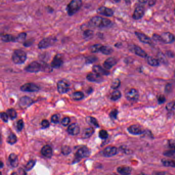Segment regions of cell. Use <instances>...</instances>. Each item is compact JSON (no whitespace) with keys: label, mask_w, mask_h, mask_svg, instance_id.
<instances>
[{"label":"cell","mask_w":175,"mask_h":175,"mask_svg":"<svg viewBox=\"0 0 175 175\" xmlns=\"http://www.w3.org/2000/svg\"><path fill=\"white\" fill-rule=\"evenodd\" d=\"M117 63V61L116 59L114 58L110 57L106 59L103 65H104L105 68L109 69L116 65Z\"/></svg>","instance_id":"obj_21"},{"label":"cell","mask_w":175,"mask_h":175,"mask_svg":"<svg viewBox=\"0 0 175 175\" xmlns=\"http://www.w3.org/2000/svg\"><path fill=\"white\" fill-rule=\"evenodd\" d=\"M33 103V100L28 97H23L20 99L19 105L22 109L28 107Z\"/></svg>","instance_id":"obj_11"},{"label":"cell","mask_w":175,"mask_h":175,"mask_svg":"<svg viewBox=\"0 0 175 175\" xmlns=\"http://www.w3.org/2000/svg\"><path fill=\"white\" fill-rule=\"evenodd\" d=\"M20 89L23 91L34 93L39 91V87L33 83H28L23 85L20 87Z\"/></svg>","instance_id":"obj_7"},{"label":"cell","mask_w":175,"mask_h":175,"mask_svg":"<svg viewBox=\"0 0 175 175\" xmlns=\"http://www.w3.org/2000/svg\"><path fill=\"white\" fill-rule=\"evenodd\" d=\"M173 108L174 109H175V103H174L173 105Z\"/></svg>","instance_id":"obj_59"},{"label":"cell","mask_w":175,"mask_h":175,"mask_svg":"<svg viewBox=\"0 0 175 175\" xmlns=\"http://www.w3.org/2000/svg\"><path fill=\"white\" fill-rule=\"evenodd\" d=\"M102 46V45L99 44H94L91 46L90 48V50L92 53H97L98 52H100L101 48Z\"/></svg>","instance_id":"obj_36"},{"label":"cell","mask_w":175,"mask_h":175,"mask_svg":"<svg viewBox=\"0 0 175 175\" xmlns=\"http://www.w3.org/2000/svg\"><path fill=\"white\" fill-rule=\"evenodd\" d=\"M160 36L161 38V42L165 44L172 43L175 41V36L169 32H163Z\"/></svg>","instance_id":"obj_9"},{"label":"cell","mask_w":175,"mask_h":175,"mask_svg":"<svg viewBox=\"0 0 175 175\" xmlns=\"http://www.w3.org/2000/svg\"><path fill=\"white\" fill-rule=\"evenodd\" d=\"M163 154L167 157L175 158V149H169L164 152Z\"/></svg>","instance_id":"obj_39"},{"label":"cell","mask_w":175,"mask_h":175,"mask_svg":"<svg viewBox=\"0 0 175 175\" xmlns=\"http://www.w3.org/2000/svg\"><path fill=\"white\" fill-rule=\"evenodd\" d=\"M148 0H138V1L141 4H145L146 3L148 2Z\"/></svg>","instance_id":"obj_55"},{"label":"cell","mask_w":175,"mask_h":175,"mask_svg":"<svg viewBox=\"0 0 175 175\" xmlns=\"http://www.w3.org/2000/svg\"><path fill=\"white\" fill-rule=\"evenodd\" d=\"M114 1L116 2H119L120 1V0H114Z\"/></svg>","instance_id":"obj_60"},{"label":"cell","mask_w":175,"mask_h":175,"mask_svg":"<svg viewBox=\"0 0 175 175\" xmlns=\"http://www.w3.org/2000/svg\"><path fill=\"white\" fill-rule=\"evenodd\" d=\"M42 155L48 158H50L53 156V149L50 146L46 145L42 148L41 151Z\"/></svg>","instance_id":"obj_20"},{"label":"cell","mask_w":175,"mask_h":175,"mask_svg":"<svg viewBox=\"0 0 175 175\" xmlns=\"http://www.w3.org/2000/svg\"><path fill=\"white\" fill-rule=\"evenodd\" d=\"M61 152L64 155H68L71 153V148L68 146H63L61 148Z\"/></svg>","instance_id":"obj_42"},{"label":"cell","mask_w":175,"mask_h":175,"mask_svg":"<svg viewBox=\"0 0 175 175\" xmlns=\"http://www.w3.org/2000/svg\"><path fill=\"white\" fill-rule=\"evenodd\" d=\"M166 99L163 95H159L158 97V102L159 104H161L165 102Z\"/></svg>","instance_id":"obj_47"},{"label":"cell","mask_w":175,"mask_h":175,"mask_svg":"<svg viewBox=\"0 0 175 175\" xmlns=\"http://www.w3.org/2000/svg\"><path fill=\"white\" fill-rule=\"evenodd\" d=\"M86 121L89 125H92L94 127H95L97 128L99 127V125L98 123L97 122L96 118L92 117H87L86 118Z\"/></svg>","instance_id":"obj_27"},{"label":"cell","mask_w":175,"mask_h":175,"mask_svg":"<svg viewBox=\"0 0 175 175\" xmlns=\"http://www.w3.org/2000/svg\"><path fill=\"white\" fill-rule=\"evenodd\" d=\"M25 69L29 73H37L42 70V64L37 61H34L28 65Z\"/></svg>","instance_id":"obj_5"},{"label":"cell","mask_w":175,"mask_h":175,"mask_svg":"<svg viewBox=\"0 0 175 175\" xmlns=\"http://www.w3.org/2000/svg\"><path fill=\"white\" fill-rule=\"evenodd\" d=\"M57 39L56 37L53 36L45 37L43 40H42L38 44V48L39 49H45L47 48L53 46Z\"/></svg>","instance_id":"obj_4"},{"label":"cell","mask_w":175,"mask_h":175,"mask_svg":"<svg viewBox=\"0 0 175 175\" xmlns=\"http://www.w3.org/2000/svg\"><path fill=\"white\" fill-rule=\"evenodd\" d=\"M7 114L11 119H14L17 116V113L14 109H9L7 110Z\"/></svg>","instance_id":"obj_38"},{"label":"cell","mask_w":175,"mask_h":175,"mask_svg":"<svg viewBox=\"0 0 175 175\" xmlns=\"http://www.w3.org/2000/svg\"><path fill=\"white\" fill-rule=\"evenodd\" d=\"M41 125L42 128H46L49 126V123L47 120H42L41 122Z\"/></svg>","instance_id":"obj_50"},{"label":"cell","mask_w":175,"mask_h":175,"mask_svg":"<svg viewBox=\"0 0 175 175\" xmlns=\"http://www.w3.org/2000/svg\"><path fill=\"white\" fill-rule=\"evenodd\" d=\"M9 161L10 162V165L13 167L18 166L19 164V160L18 156L15 153H11L9 157Z\"/></svg>","instance_id":"obj_25"},{"label":"cell","mask_w":175,"mask_h":175,"mask_svg":"<svg viewBox=\"0 0 175 175\" xmlns=\"http://www.w3.org/2000/svg\"><path fill=\"white\" fill-rule=\"evenodd\" d=\"M91 152L86 146H83L77 151L76 153V159L80 160L83 158L88 157L90 155Z\"/></svg>","instance_id":"obj_8"},{"label":"cell","mask_w":175,"mask_h":175,"mask_svg":"<svg viewBox=\"0 0 175 175\" xmlns=\"http://www.w3.org/2000/svg\"><path fill=\"white\" fill-rule=\"evenodd\" d=\"M26 59V53L21 49L15 50L12 55V60L16 64H22L25 62Z\"/></svg>","instance_id":"obj_3"},{"label":"cell","mask_w":175,"mask_h":175,"mask_svg":"<svg viewBox=\"0 0 175 175\" xmlns=\"http://www.w3.org/2000/svg\"><path fill=\"white\" fill-rule=\"evenodd\" d=\"M111 21L106 18H102L99 16L94 17L91 19L89 23L91 27L104 28L110 25Z\"/></svg>","instance_id":"obj_1"},{"label":"cell","mask_w":175,"mask_h":175,"mask_svg":"<svg viewBox=\"0 0 175 175\" xmlns=\"http://www.w3.org/2000/svg\"><path fill=\"white\" fill-rule=\"evenodd\" d=\"M99 136L101 139H105L106 138H108V133L105 130H101L99 133Z\"/></svg>","instance_id":"obj_44"},{"label":"cell","mask_w":175,"mask_h":175,"mask_svg":"<svg viewBox=\"0 0 175 175\" xmlns=\"http://www.w3.org/2000/svg\"><path fill=\"white\" fill-rule=\"evenodd\" d=\"M118 114V111L117 109H114L112 110L111 112H110L109 116H110V118L114 119H117V116Z\"/></svg>","instance_id":"obj_46"},{"label":"cell","mask_w":175,"mask_h":175,"mask_svg":"<svg viewBox=\"0 0 175 175\" xmlns=\"http://www.w3.org/2000/svg\"><path fill=\"white\" fill-rule=\"evenodd\" d=\"M34 43L33 40H28L26 41H25L23 43V45L25 47H29L30 46L32 45V44Z\"/></svg>","instance_id":"obj_52"},{"label":"cell","mask_w":175,"mask_h":175,"mask_svg":"<svg viewBox=\"0 0 175 175\" xmlns=\"http://www.w3.org/2000/svg\"><path fill=\"white\" fill-rule=\"evenodd\" d=\"M70 121H71V120L69 118L65 117V118H63V120L62 121V124L64 126H67V125L69 124Z\"/></svg>","instance_id":"obj_51"},{"label":"cell","mask_w":175,"mask_h":175,"mask_svg":"<svg viewBox=\"0 0 175 175\" xmlns=\"http://www.w3.org/2000/svg\"><path fill=\"white\" fill-rule=\"evenodd\" d=\"M144 8L141 5L138 6L135 9L133 18L135 20H139L143 17L144 14Z\"/></svg>","instance_id":"obj_13"},{"label":"cell","mask_w":175,"mask_h":175,"mask_svg":"<svg viewBox=\"0 0 175 175\" xmlns=\"http://www.w3.org/2000/svg\"><path fill=\"white\" fill-rule=\"evenodd\" d=\"M153 40L156 41L161 42V38L160 35H158L157 34H153Z\"/></svg>","instance_id":"obj_54"},{"label":"cell","mask_w":175,"mask_h":175,"mask_svg":"<svg viewBox=\"0 0 175 175\" xmlns=\"http://www.w3.org/2000/svg\"><path fill=\"white\" fill-rule=\"evenodd\" d=\"M51 122L55 123V124H57L59 122V118L57 115H53L51 119Z\"/></svg>","instance_id":"obj_49"},{"label":"cell","mask_w":175,"mask_h":175,"mask_svg":"<svg viewBox=\"0 0 175 175\" xmlns=\"http://www.w3.org/2000/svg\"><path fill=\"white\" fill-rule=\"evenodd\" d=\"M86 78L89 81L93 82L99 83L102 81V78L101 77V76L96 73H89L87 75Z\"/></svg>","instance_id":"obj_17"},{"label":"cell","mask_w":175,"mask_h":175,"mask_svg":"<svg viewBox=\"0 0 175 175\" xmlns=\"http://www.w3.org/2000/svg\"><path fill=\"white\" fill-rule=\"evenodd\" d=\"M117 153V148L114 146H108L103 151V155L106 157H110L116 155Z\"/></svg>","instance_id":"obj_15"},{"label":"cell","mask_w":175,"mask_h":175,"mask_svg":"<svg viewBox=\"0 0 175 175\" xmlns=\"http://www.w3.org/2000/svg\"><path fill=\"white\" fill-rule=\"evenodd\" d=\"M120 84H121V82H120L119 79H115L112 83L111 88L114 89H118L119 87L120 86Z\"/></svg>","instance_id":"obj_40"},{"label":"cell","mask_w":175,"mask_h":175,"mask_svg":"<svg viewBox=\"0 0 175 175\" xmlns=\"http://www.w3.org/2000/svg\"><path fill=\"white\" fill-rule=\"evenodd\" d=\"M93 71L94 73H97V74L101 76L102 75L106 76L109 73V71H106V69L103 68L102 67L99 65H94L93 67Z\"/></svg>","instance_id":"obj_23"},{"label":"cell","mask_w":175,"mask_h":175,"mask_svg":"<svg viewBox=\"0 0 175 175\" xmlns=\"http://www.w3.org/2000/svg\"><path fill=\"white\" fill-rule=\"evenodd\" d=\"M1 40L4 42H16V37L12 35L6 34L1 35Z\"/></svg>","instance_id":"obj_26"},{"label":"cell","mask_w":175,"mask_h":175,"mask_svg":"<svg viewBox=\"0 0 175 175\" xmlns=\"http://www.w3.org/2000/svg\"><path fill=\"white\" fill-rule=\"evenodd\" d=\"M24 127V122L23 121V120H19L18 121V122H17V130H18V131H21L22 130V129Z\"/></svg>","instance_id":"obj_45"},{"label":"cell","mask_w":175,"mask_h":175,"mask_svg":"<svg viewBox=\"0 0 175 175\" xmlns=\"http://www.w3.org/2000/svg\"><path fill=\"white\" fill-rule=\"evenodd\" d=\"M82 6V0H72L67 5L66 10L69 16L76 14Z\"/></svg>","instance_id":"obj_2"},{"label":"cell","mask_w":175,"mask_h":175,"mask_svg":"<svg viewBox=\"0 0 175 175\" xmlns=\"http://www.w3.org/2000/svg\"><path fill=\"white\" fill-rule=\"evenodd\" d=\"M125 96L130 101H136L139 98V93L136 89H132L126 93Z\"/></svg>","instance_id":"obj_10"},{"label":"cell","mask_w":175,"mask_h":175,"mask_svg":"<svg viewBox=\"0 0 175 175\" xmlns=\"http://www.w3.org/2000/svg\"><path fill=\"white\" fill-rule=\"evenodd\" d=\"M97 12L101 15L105 17H112L114 15V12L110 8H107L104 6H102L98 9Z\"/></svg>","instance_id":"obj_16"},{"label":"cell","mask_w":175,"mask_h":175,"mask_svg":"<svg viewBox=\"0 0 175 175\" xmlns=\"http://www.w3.org/2000/svg\"><path fill=\"white\" fill-rule=\"evenodd\" d=\"M169 149H175V141L173 140H170L169 142Z\"/></svg>","instance_id":"obj_53"},{"label":"cell","mask_w":175,"mask_h":175,"mask_svg":"<svg viewBox=\"0 0 175 175\" xmlns=\"http://www.w3.org/2000/svg\"><path fill=\"white\" fill-rule=\"evenodd\" d=\"M97 60V58L94 55H90L86 58L85 62L87 64H91L93 63Z\"/></svg>","instance_id":"obj_43"},{"label":"cell","mask_w":175,"mask_h":175,"mask_svg":"<svg viewBox=\"0 0 175 175\" xmlns=\"http://www.w3.org/2000/svg\"><path fill=\"white\" fill-rule=\"evenodd\" d=\"M147 61L148 64L152 66H157L159 65V61L153 57H148Z\"/></svg>","instance_id":"obj_30"},{"label":"cell","mask_w":175,"mask_h":175,"mask_svg":"<svg viewBox=\"0 0 175 175\" xmlns=\"http://www.w3.org/2000/svg\"><path fill=\"white\" fill-rule=\"evenodd\" d=\"M80 127L77 123L71 124L67 128V132L71 135H77L80 133Z\"/></svg>","instance_id":"obj_19"},{"label":"cell","mask_w":175,"mask_h":175,"mask_svg":"<svg viewBox=\"0 0 175 175\" xmlns=\"http://www.w3.org/2000/svg\"><path fill=\"white\" fill-rule=\"evenodd\" d=\"M20 1H23V0H20Z\"/></svg>","instance_id":"obj_61"},{"label":"cell","mask_w":175,"mask_h":175,"mask_svg":"<svg viewBox=\"0 0 175 175\" xmlns=\"http://www.w3.org/2000/svg\"><path fill=\"white\" fill-rule=\"evenodd\" d=\"M57 89L60 94H65L70 89V84L66 80H62L58 82Z\"/></svg>","instance_id":"obj_6"},{"label":"cell","mask_w":175,"mask_h":175,"mask_svg":"<svg viewBox=\"0 0 175 175\" xmlns=\"http://www.w3.org/2000/svg\"><path fill=\"white\" fill-rule=\"evenodd\" d=\"M3 166V162L2 161L1 162V166H0V167L1 168H2Z\"/></svg>","instance_id":"obj_58"},{"label":"cell","mask_w":175,"mask_h":175,"mask_svg":"<svg viewBox=\"0 0 175 175\" xmlns=\"http://www.w3.org/2000/svg\"><path fill=\"white\" fill-rule=\"evenodd\" d=\"M7 143L10 144H14L17 142V137L14 134H11L7 139Z\"/></svg>","instance_id":"obj_35"},{"label":"cell","mask_w":175,"mask_h":175,"mask_svg":"<svg viewBox=\"0 0 175 175\" xmlns=\"http://www.w3.org/2000/svg\"><path fill=\"white\" fill-rule=\"evenodd\" d=\"M94 130L93 127H89L84 130L83 135V138H89L93 135L94 133Z\"/></svg>","instance_id":"obj_29"},{"label":"cell","mask_w":175,"mask_h":175,"mask_svg":"<svg viewBox=\"0 0 175 175\" xmlns=\"http://www.w3.org/2000/svg\"><path fill=\"white\" fill-rule=\"evenodd\" d=\"M133 52L135 53L136 55H138L140 57L146 58L148 57V55L146 53L145 51L139 46H134L133 48Z\"/></svg>","instance_id":"obj_22"},{"label":"cell","mask_w":175,"mask_h":175,"mask_svg":"<svg viewBox=\"0 0 175 175\" xmlns=\"http://www.w3.org/2000/svg\"><path fill=\"white\" fill-rule=\"evenodd\" d=\"M1 118L4 122H7L8 120V116L7 113L5 112H1Z\"/></svg>","instance_id":"obj_48"},{"label":"cell","mask_w":175,"mask_h":175,"mask_svg":"<svg viewBox=\"0 0 175 175\" xmlns=\"http://www.w3.org/2000/svg\"><path fill=\"white\" fill-rule=\"evenodd\" d=\"M100 52L105 55H109L113 52V49L110 46L102 45L101 48Z\"/></svg>","instance_id":"obj_28"},{"label":"cell","mask_w":175,"mask_h":175,"mask_svg":"<svg viewBox=\"0 0 175 175\" xmlns=\"http://www.w3.org/2000/svg\"><path fill=\"white\" fill-rule=\"evenodd\" d=\"M128 131L130 134L135 135H138L143 134L144 132L142 127L138 125H133L128 127Z\"/></svg>","instance_id":"obj_14"},{"label":"cell","mask_w":175,"mask_h":175,"mask_svg":"<svg viewBox=\"0 0 175 175\" xmlns=\"http://www.w3.org/2000/svg\"><path fill=\"white\" fill-rule=\"evenodd\" d=\"M35 160H30V161L28 162L27 164H26L25 166V169L27 171H29L34 167V166L35 165Z\"/></svg>","instance_id":"obj_41"},{"label":"cell","mask_w":175,"mask_h":175,"mask_svg":"<svg viewBox=\"0 0 175 175\" xmlns=\"http://www.w3.org/2000/svg\"><path fill=\"white\" fill-rule=\"evenodd\" d=\"M162 163L163 165L166 167H171L175 168V160H162Z\"/></svg>","instance_id":"obj_31"},{"label":"cell","mask_w":175,"mask_h":175,"mask_svg":"<svg viewBox=\"0 0 175 175\" xmlns=\"http://www.w3.org/2000/svg\"><path fill=\"white\" fill-rule=\"evenodd\" d=\"M94 35V32L92 30H86L84 32H83V37L86 40L91 39L93 37Z\"/></svg>","instance_id":"obj_33"},{"label":"cell","mask_w":175,"mask_h":175,"mask_svg":"<svg viewBox=\"0 0 175 175\" xmlns=\"http://www.w3.org/2000/svg\"><path fill=\"white\" fill-rule=\"evenodd\" d=\"M63 64V58L61 55H57L51 62V66L53 68H58Z\"/></svg>","instance_id":"obj_12"},{"label":"cell","mask_w":175,"mask_h":175,"mask_svg":"<svg viewBox=\"0 0 175 175\" xmlns=\"http://www.w3.org/2000/svg\"><path fill=\"white\" fill-rule=\"evenodd\" d=\"M26 36H27V34L25 32L20 33L16 37V41L18 42H24L25 41Z\"/></svg>","instance_id":"obj_37"},{"label":"cell","mask_w":175,"mask_h":175,"mask_svg":"<svg viewBox=\"0 0 175 175\" xmlns=\"http://www.w3.org/2000/svg\"><path fill=\"white\" fill-rule=\"evenodd\" d=\"M155 4V1L154 0H150L149 1V5L152 6V5H153Z\"/></svg>","instance_id":"obj_56"},{"label":"cell","mask_w":175,"mask_h":175,"mask_svg":"<svg viewBox=\"0 0 175 175\" xmlns=\"http://www.w3.org/2000/svg\"><path fill=\"white\" fill-rule=\"evenodd\" d=\"M135 35L137 37L138 39L140 40V41L144 43L148 44H151L152 43V40L151 39L150 37L145 35V34L139 32H135Z\"/></svg>","instance_id":"obj_18"},{"label":"cell","mask_w":175,"mask_h":175,"mask_svg":"<svg viewBox=\"0 0 175 175\" xmlns=\"http://www.w3.org/2000/svg\"><path fill=\"white\" fill-rule=\"evenodd\" d=\"M117 171L121 175H129L132 172V168L127 166H122L118 167Z\"/></svg>","instance_id":"obj_24"},{"label":"cell","mask_w":175,"mask_h":175,"mask_svg":"<svg viewBox=\"0 0 175 175\" xmlns=\"http://www.w3.org/2000/svg\"><path fill=\"white\" fill-rule=\"evenodd\" d=\"M121 97V94L120 93V91L118 90H115L114 91L112 92L110 96V99L112 101L118 100Z\"/></svg>","instance_id":"obj_32"},{"label":"cell","mask_w":175,"mask_h":175,"mask_svg":"<svg viewBox=\"0 0 175 175\" xmlns=\"http://www.w3.org/2000/svg\"><path fill=\"white\" fill-rule=\"evenodd\" d=\"M47 10H48V12H53V8H51L50 7H48V8L47 9Z\"/></svg>","instance_id":"obj_57"},{"label":"cell","mask_w":175,"mask_h":175,"mask_svg":"<svg viewBox=\"0 0 175 175\" xmlns=\"http://www.w3.org/2000/svg\"><path fill=\"white\" fill-rule=\"evenodd\" d=\"M84 94L81 91H77L73 93V98L75 100H81L84 98Z\"/></svg>","instance_id":"obj_34"}]
</instances>
